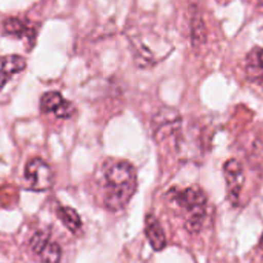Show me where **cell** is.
I'll use <instances>...</instances> for the list:
<instances>
[{"mask_svg": "<svg viewBox=\"0 0 263 263\" xmlns=\"http://www.w3.org/2000/svg\"><path fill=\"white\" fill-rule=\"evenodd\" d=\"M137 190L136 168L126 160H108L102 168V205L112 213L126 208Z\"/></svg>", "mask_w": 263, "mask_h": 263, "instance_id": "6da1fadb", "label": "cell"}, {"mask_svg": "<svg viewBox=\"0 0 263 263\" xmlns=\"http://www.w3.org/2000/svg\"><path fill=\"white\" fill-rule=\"evenodd\" d=\"M170 203H173L183 219L185 228L191 234L202 231L208 214V197L199 186H190L185 190H170L166 194Z\"/></svg>", "mask_w": 263, "mask_h": 263, "instance_id": "7a4b0ae2", "label": "cell"}, {"mask_svg": "<svg viewBox=\"0 0 263 263\" xmlns=\"http://www.w3.org/2000/svg\"><path fill=\"white\" fill-rule=\"evenodd\" d=\"M180 114L173 108H163L153 119V136L157 143H168L173 140L177 146V142L180 140Z\"/></svg>", "mask_w": 263, "mask_h": 263, "instance_id": "3957f363", "label": "cell"}, {"mask_svg": "<svg viewBox=\"0 0 263 263\" xmlns=\"http://www.w3.org/2000/svg\"><path fill=\"white\" fill-rule=\"evenodd\" d=\"M25 180L32 191H48L54 180L52 170L45 160L39 157L31 159L25 166Z\"/></svg>", "mask_w": 263, "mask_h": 263, "instance_id": "277c9868", "label": "cell"}, {"mask_svg": "<svg viewBox=\"0 0 263 263\" xmlns=\"http://www.w3.org/2000/svg\"><path fill=\"white\" fill-rule=\"evenodd\" d=\"M29 248L42 263H60L62 250L48 231H35L29 239Z\"/></svg>", "mask_w": 263, "mask_h": 263, "instance_id": "5b68a950", "label": "cell"}, {"mask_svg": "<svg viewBox=\"0 0 263 263\" xmlns=\"http://www.w3.org/2000/svg\"><path fill=\"white\" fill-rule=\"evenodd\" d=\"M223 176L227 183V197L233 206H239L240 203V193L245 183V173L243 166L239 160L230 159L223 163Z\"/></svg>", "mask_w": 263, "mask_h": 263, "instance_id": "8992f818", "label": "cell"}, {"mask_svg": "<svg viewBox=\"0 0 263 263\" xmlns=\"http://www.w3.org/2000/svg\"><path fill=\"white\" fill-rule=\"evenodd\" d=\"M40 108L43 112H51L59 119H69L76 112L74 105L63 99V96L55 91H49L42 96Z\"/></svg>", "mask_w": 263, "mask_h": 263, "instance_id": "52a82bcc", "label": "cell"}, {"mask_svg": "<svg viewBox=\"0 0 263 263\" xmlns=\"http://www.w3.org/2000/svg\"><path fill=\"white\" fill-rule=\"evenodd\" d=\"M2 32L12 39H35V29L32 23L20 17H8L2 22Z\"/></svg>", "mask_w": 263, "mask_h": 263, "instance_id": "ba28073f", "label": "cell"}, {"mask_svg": "<svg viewBox=\"0 0 263 263\" xmlns=\"http://www.w3.org/2000/svg\"><path fill=\"white\" fill-rule=\"evenodd\" d=\"M145 236L149 240V245L154 251H162L166 247V236L154 214H146L145 217Z\"/></svg>", "mask_w": 263, "mask_h": 263, "instance_id": "9c48e42d", "label": "cell"}, {"mask_svg": "<svg viewBox=\"0 0 263 263\" xmlns=\"http://www.w3.org/2000/svg\"><path fill=\"white\" fill-rule=\"evenodd\" d=\"M245 71L250 82L263 88V48H254L248 52Z\"/></svg>", "mask_w": 263, "mask_h": 263, "instance_id": "30bf717a", "label": "cell"}, {"mask_svg": "<svg viewBox=\"0 0 263 263\" xmlns=\"http://www.w3.org/2000/svg\"><path fill=\"white\" fill-rule=\"evenodd\" d=\"M25 68H26V60L22 55L12 54V55L3 57L0 62V91L14 74L23 71Z\"/></svg>", "mask_w": 263, "mask_h": 263, "instance_id": "8fae6325", "label": "cell"}, {"mask_svg": "<svg viewBox=\"0 0 263 263\" xmlns=\"http://www.w3.org/2000/svg\"><path fill=\"white\" fill-rule=\"evenodd\" d=\"M57 217L60 219V222L63 223V227L71 231V233H79L82 230V219L79 216V213L69 206H59L57 208Z\"/></svg>", "mask_w": 263, "mask_h": 263, "instance_id": "7c38bea8", "label": "cell"}, {"mask_svg": "<svg viewBox=\"0 0 263 263\" xmlns=\"http://www.w3.org/2000/svg\"><path fill=\"white\" fill-rule=\"evenodd\" d=\"M206 40V28L203 23V18L200 17V14L197 11H194L193 18H191V42L194 48H199L200 45H203Z\"/></svg>", "mask_w": 263, "mask_h": 263, "instance_id": "4fadbf2b", "label": "cell"}, {"mask_svg": "<svg viewBox=\"0 0 263 263\" xmlns=\"http://www.w3.org/2000/svg\"><path fill=\"white\" fill-rule=\"evenodd\" d=\"M259 247H260V248H263V233H262V236H260V242H259Z\"/></svg>", "mask_w": 263, "mask_h": 263, "instance_id": "5bb4252c", "label": "cell"}, {"mask_svg": "<svg viewBox=\"0 0 263 263\" xmlns=\"http://www.w3.org/2000/svg\"><path fill=\"white\" fill-rule=\"evenodd\" d=\"M257 2H259V5H262L263 6V0H257Z\"/></svg>", "mask_w": 263, "mask_h": 263, "instance_id": "9a60e30c", "label": "cell"}]
</instances>
